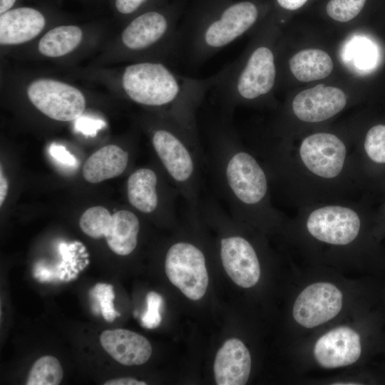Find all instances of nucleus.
Returning <instances> with one entry per match:
<instances>
[{
	"label": "nucleus",
	"instance_id": "nucleus-13",
	"mask_svg": "<svg viewBox=\"0 0 385 385\" xmlns=\"http://www.w3.org/2000/svg\"><path fill=\"white\" fill-rule=\"evenodd\" d=\"M220 256L223 267L238 286L250 288L260 277V263L255 246L243 235L229 233L220 240Z\"/></svg>",
	"mask_w": 385,
	"mask_h": 385
},
{
	"label": "nucleus",
	"instance_id": "nucleus-2",
	"mask_svg": "<svg viewBox=\"0 0 385 385\" xmlns=\"http://www.w3.org/2000/svg\"><path fill=\"white\" fill-rule=\"evenodd\" d=\"M207 164L216 189L234 218L259 225L283 217L271 197L268 172L237 134L232 116L220 113L207 128Z\"/></svg>",
	"mask_w": 385,
	"mask_h": 385
},
{
	"label": "nucleus",
	"instance_id": "nucleus-3",
	"mask_svg": "<svg viewBox=\"0 0 385 385\" xmlns=\"http://www.w3.org/2000/svg\"><path fill=\"white\" fill-rule=\"evenodd\" d=\"M272 9L262 0H198L180 26V50L202 63L250 31Z\"/></svg>",
	"mask_w": 385,
	"mask_h": 385
},
{
	"label": "nucleus",
	"instance_id": "nucleus-18",
	"mask_svg": "<svg viewBox=\"0 0 385 385\" xmlns=\"http://www.w3.org/2000/svg\"><path fill=\"white\" fill-rule=\"evenodd\" d=\"M129 163V153L116 145H105L93 153L83 167V178L97 183L121 175Z\"/></svg>",
	"mask_w": 385,
	"mask_h": 385
},
{
	"label": "nucleus",
	"instance_id": "nucleus-28",
	"mask_svg": "<svg viewBox=\"0 0 385 385\" xmlns=\"http://www.w3.org/2000/svg\"><path fill=\"white\" fill-rule=\"evenodd\" d=\"M152 0H115L117 11L123 15L134 14Z\"/></svg>",
	"mask_w": 385,
	"mask_h": 385
},
{
	"label": "nucleus",
	"instance_id": "nucleus-5",
	"mask_svg": "<svg viewBox=\"0 0 385 385\" xmlns=\"http://www.w3.org/2000/svg\"><path fill=\"white\" fill-rule=\"evenodd\" d=\"M151 130V143L167 178L185 201L188 211L199 215L205 160L198 130L163 115Z\"/></svg>",
	"mask_w": 385,
	"mask_h": 385
},
{
	"label": "nucleus",
	"instance_id": "nucleus-30",
	"mask_svg": "<svg viewBox=\"0 0 385 385\" xmlns=\"http://www.w3.org/2000/svg\"><path fill=\"white\" fill-rule=\"evenodd\" d=\"M102 125L103 123L99 120L94 121L88 119H81L78 124H76V127L78 130L84 134L93 135Z\"/></svg>",
	"mask_w": 385,
	"mask_h": 385
},
{
	"label": "nucleus",
	"instance_id": "nucleus-4",
	"mask_svg": "<svg viewBox=\"0 0 385 385\" xmlns=\"http://www.w3.org/2000/svg\"><path fill=\"white\" fill-rule=\"evenodd\" d=\"M220 77V71L206 78H191L162 62L145 61L125 68L121 86L134 103L160 109V115L197 130V110Z\"/></svg>",
	"mask_w": 385,
	"mask_h": 385
},
{
	"label": "nucleus",
	"instance_id": "nucleus-14",
	"mask_svg": "<svg viewBox=\"0 0 385 385\" xmlns=\"http://www.w3.org/2000/svg\"><path fill=\"white\" fill-rule=\"evenodd\" d=\"M361 353L359 334L346 326L332 329L322 335L314 346V356L325 369H335L354 364Z\"/></svg>",
	"mask_w": 385,
	"mask_h": 385
},
{
	"label": "nucleus",
	"instance_id": "nucleus-22",
	"mask_svg": "<svg viewBox=\"0 0 385 385\" xmlns=\"http://www.w3.org/2000/svg\"><path fill=\"white\" fill-rule=\"evenodd\" d=\"M354 155L356 165L365 160L373 164L385 165V125L371 126L364 135L361 149L354 150Z\"/></svg>",
	"mask_w": 385,
	"mask_h": 385
},
{
	"label": "nucleus",
	"instance_id": "nucleus-29",
	"mask_svg": "<svg viewBox=\"0 0 385 385\" xmlns=\"http://www.w3.org/2000/svg\"><path fill=\"white\" fill-rule=\"evenodd\" d=\"M311 0H274L277 9L284 12H294L304 7Z\"/></svg>",
	"mask_w": 385,
	"mask_h": 385
},
{
	"label": "nucleus",
	"instance_id": "nucleus-9",
	"mask_svg": "<svg viewBox=\"0 0 385 385\" xmlns=\"http://www.w3.org/2000/svg\"><path fill=\"white\" fill-rule=\"evenodd\" d=\"M180 195L170 180L150 168H141L127 180V197L133 207L145 215L160 213L167 220L175 218V202Z\"/></svg>",
	"mask_w": 385,
	"mask_h": 385
},
{
	"label": "nucleus",
	"instance_id": "nucleus-21",
	"mask_svg": "<svg viewBox=\"0 0 385 385\" xmlns=\"http://www.w3.org/2000/svg\"><path fill=\"white\" fill-rule=\"evenodd\" d=\"M83 32L73 25L55 27L46 32L40 39L38 50L42 55L56 58L73 51L81 43Z\"/></svg>",
	"mask_w": 385,
	"mask_h": 385
},
{
	"label": "nucleus",
	"instance_id": "nucleus-15",
	"mask_svg": "<svg viewBox=\"0 0 385 385\" xmlns=\"http://www.w3.org/2000/svg\"><path fill=\"white\" fill-rule=\"evenodd\" d=\"M251 356L244 343L227 339L217 351L214 361V375L217 385H244L250 374Z\"/></svg>",
	"mask_w": 385,
	"mask_h": 385
},
{
	"label": "nucleus",
	"instance_id": "nucleus-26",
	"mask_svg": "<svg viewBox=\"0 0 385 385\" xmlns=\"http://www.w3.org/2000/svg\"><path fill=\"white\" fill-rule=\"evenodd\" d=\"M163 303V297L155 292H150L146 296L147 309L141 317L142 326L147 329L158 327L162 320L160 309Z\"/></svg>",
	"mask_w": 385,
	"mask_h": 385
},
{
	"label": "nucleus",
	"instance_id": "nucleus-33",
	"mask_svg": "<svg viewBox=\"0 0 385 385\" xmlns=\"http://www.w3.org/2000/svg\"><path fill=\"white\" fill-rule=\"evenodd\" d=\"M16 0H0V14L9 11L14 4Z\"/></svg>",
	"mask_w": 385,
	"mask_h": 385
},
{
	"label": "nucleus",
	"instance_id": "nucleus-7",
	"mask_svg": "<svg viewBox=\"0 0 385 385\" xmlns=\"http://www.w3.org/2000/svg\"><path fill=\"white\" fill-rule=\"evenodd\" d=\"M361 211L351 199L320 202L298 207L297 220L312 240L342 247L352 245L359 237Z\"/></svg>",
	"mask_w": 385,
	"mask_h": 385
},
{
	"label": "nucleus",
	"instance_id": "nucleus-31",
	"mask_svg": "<svg viewBox=\"0 0 385 385\" xmlns=\"http://www.w3.org/2000/svg\"><path fill=\"white\" fill-rule=\"evenodd\" d=\"M104 385H146L145 381H138L130 377L118 378L108 380L103 384Z\"/></svg>",
	"mask_w": 385,
	"mask_h": 385
},
{
	"label": "nucleus",
	"instance_id": "nucleus-6",
	"mask_svg": "<svg viewBox=\"0 0 385 385\" xmlns=\"http://www.w3.org/2000/svg\"><path fill=\"white\" fill-rule=\"evenodd\" d=\"M220 71L212 90L217 95L220 113L232 116L237 106L261 100L272 91L277 77L274 53L261 41Z\"/></svg>",
	"mask_w": 385,
	"mask_h": 385
},
{
	"label": "nucleus",
	"instance_id": "nucleus-8",
	"mask_svg": "<svg viewBox=\"0 0 385 385\" xmlns=\"http://www.w3.org/2000/svg\"><path fill=\"white\" fill-rule=\"evenodd\" d=\"M165 271L170 282L194 301L205 294L209 278L203 251L192 242L180 240L168 249Z\"/></svg>",
	"mask_w": 385,
	"mask_h": 385
},
{
	"label": "nucleus",
	"instance_id": "nucleus-27",
	"mask_svg": "<svg viewBox=\"0 0 385 385\" xmlns=\"http://www.w3.org/2000/svg\"><path fill=\"white\" fill-rule=\"evenodd\" d=\"M48 150L51 156L63 165L75 167L78 164L76 157L63 145L53 143Z\"/></svg>",
	"mask_w": 385,
	"mask_h": 385
},
{
	"label": "nucleus",
	"instance_id": "nucleus-25",
	"mask_svg": "<svg viewBox=\"0 0 385 385\" xmlns=\"http://www.w3.org/2000/svg\"><path fill=\"white\" fill-rule=\"evenodd\" d=\"M91 296L96 299L100 307L103 318L108 322H113L120 314L115 309V297L111 284L98 283L92 289Z\"/></svg>",
	"mask_w": 385,
	"mask_h": 385
},
{
	"label": "nucleus",
	"instance_id": "nucleus-1",
	"mask_svg": "<svg viewBox=\"0 0 385 385\" xmlns=\"http://www.w3.org/2000/svg\"><path fill=\"white\" fill-rule=\"evenodd\" d=\"M255 151L271 185L298 207L350 200L361 180L354 144L330 131L307 134L297 144L282 140Z\"/></svg>",
	"mask_w": 385,
	"mask_h": 385
},
{
	"label": "nucleus",
	"instance_id": "nucleus-19",
	"mask_svg": "<svg viewBox=\"0 0 385 385\" xmlns=\"http://www.w3.org/2000/svg\"><path fill=\"white\" fill-rule=\"evenodd\" d=\"M140 227V220L134 212L120 210L111 215L108 220L104 237L113 252L126 256L137 247Z\"/></svg>",
	"mask_w": 385,
	"mask_h": 385
},
{
	"label": "nucleus",
	"instance_id": "nucleus-16",
	"mask_svg": "<svg viewBox=\"0 0 385 385\" xmlns=\"http://www.w3.org/2000/svg\"><path fill=\"white\" fill-rule=\"evenodd\" d=\"M100 342L110 356L125 366L143 364L152 354L148 340L128 329L105 330L101 334Z\"/></svg>",
	"mask_w": 385,
	"mask_h": 385
},
{
	"label": "nucleus",
	"instance_id": "nucleus-32",
	"mask_svg": "<svg viewBox=\"0 0 385 385\" xmlns=\"http://www.w3.org/2000/svg\"><path fill=\"white\" fill-rule=\"evenodd\" d=\"M8 180L2 173L1 168L0 172V205L1 206L6 199L8 192Z\"/></svg>",
	"mask_w": 385,
	"mask_h": 385
},
{
	"label": "nucleus",
	"instance_id": "nucleus-17",
	"mask_svg": "<svg viewBox=\"0 0 385 385\" xmlns=\"http://www.w3.org/2000/svg\"><path fill=\"white\" fill-rule=\"evenodd\" d=\"M45 18L29 7L9 10L0 16L1 45L21 44L36 37L43 29Z\"/></svg>",
	"mask_w": 385,
	"mask_h": 385
},
{
	"label": "nucleus",
	"instance_id": "nucleus-10",
	"mask_svg": "<svg viewBox=\"0 0 385 385\" xmlns=\"http://www.w3.org/2000/svg\"><path fill=\"white\" fill-rule=\"evenodd\" d=\"M26 93L39 111L56 120L77 119L86 108V98L79 89L55 79H36L28 86Z\"/></svg>",
	"mask_w": 385,
	"mask_h": 385
},
{
	"label": "nucleus",
	"instance_id": "nucleus-11",
	"mask_svg": "<svg viewBox=\"0 0 385 385\" xmlns=\"http://www.w3.org/2000/svg\"><path fill=\"white\" fill-rule=\"evenodd\" d=\"M343 295L333 284L315 282L305 287L295 299L292 315L299 325L311 329L334 318L342 308Z\"/></svg>",
	"mask_w": 385,
	"mask_h": 385
},
{
	"label": "nucleus",
	"instance_id": "nucleus-24",
	"mask_svg": "<svg viewBox=\"0 0 385 385\" xmlns=\"http://www.w3.org/2000/svg\"><path fill=\"white\" fill-rule=\"evenodd\" d=\"M370 0H327L324 12L332 20L347 23L358 17Z\"/></svg>",
	"mask_w": 385,
	"mask_h": 385
},
{
	"label": "nucleus",
	"instance_id": "nucleus-23",
	"mask_svg": "<svg viewBox=\"0 0 385 385\" xmlns=\"http://www.w3.org/2000/svg\"><path fill=\"white\" fill-rule=\"evenodd\" d=\"M63 371L58 360L52 356H43L34 364L26 380V385H58Z\"/></svg>",
	"mask_w": 385,
	"mask_h": 385
},
{
	"label": "nucleus",
	"instance_id": "nucleus-12",
	"mask_svg": "<svg viewBox=\"0 0 385 385\" xmlns=\"http://www.w3.org/2000/svg\"><path fill=\"white\" fill-rule=\"evenodd\" d=\"M346 105L347 97L342 89L319 84L297 93L292 100L289 111L299 122L317 124L336 116Z\"/></svg>",
	"mask_w": 385,
	"mask_h": 385
},
{
	"label": "nucleus",
	"instance_id": "nucleus-20",
	"mask_svg": "<svg viewBox=\"0 0 385 385\" xmlns=\"http://www.w3.org/2000/svg\"><path fill=\"white\" fill-rule=\"evenodd\" d=\"M292 74L301 82L321 80L330 75L334 63L330 56L317 48L302 50L289 60Z\"/></svg>",
	"mask_w": 385,
	"mask_h": 385
}]
</instances>
